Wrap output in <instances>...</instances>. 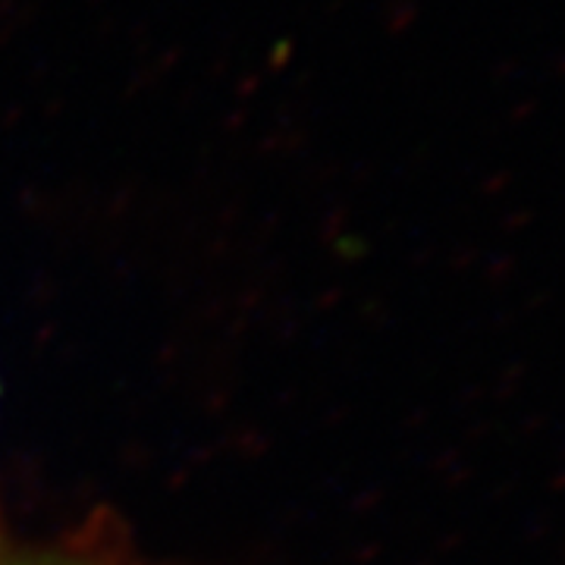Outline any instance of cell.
Segmentation results:
<instances>
[{"label": "cell", "mask_w": 565, "mask_h": 565, "mask_svg": "<svg viewBox=\"0 0 565 565\" xmlns=\"http://www.w3.org/2000/svg\"><path fill=\"white\" fill-rule=\"evenodd\" d=\"M0 565H107L76 550H44V546H17L0 537Z\"/></svg>", "instance_id": "obj_1"}]
</instances>
